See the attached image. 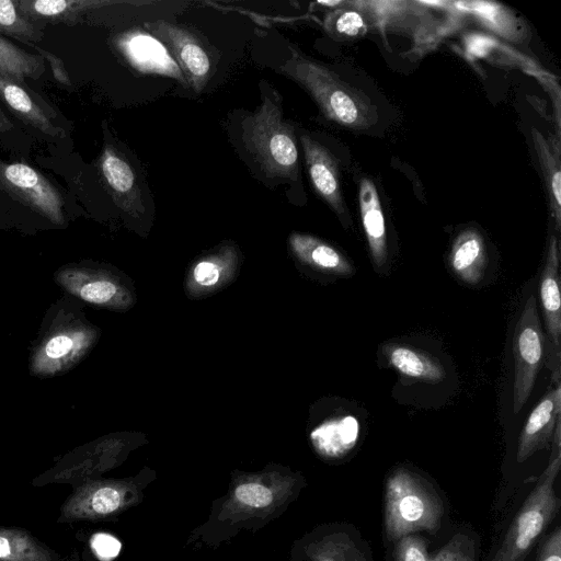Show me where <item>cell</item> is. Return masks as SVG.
I'll return each mask as SVG.
<instances>
[{
    "instance_id": "cell-31",
    "label": "cell",
    "mask_w": 561,
    "mask_h": 561,
    "mask_svg": "<svg viewBox=\"0 0 561 561\" xmlns=\"http://www.w3.org/2000/svg\"><path fill=\"white\" fill-rule=\"evenodd\" d=\"M364 26L363 18L355 11H345L340 14L334 23L337 33L346 36H355Z\"/></svg>"
},
{
    "instance_id": "cell-10",
    "label": "cell",
    "mask_w": 561,
    "mask_h": 561,
    "mask_svg": "<svg viewBox=\"0 0 561 561\" xmlns=\"http://www.w3.org/2000/svg\"><path fill=\"white\" fill-rule=\"evenodd\" d=\"M148 28L167 47L187 85L201 92L209 79L211 60L197 36L183 26L162 20L149 23Z\"/></svg>"
},
{
    "instance_id": "cell-27",
    "label": "cell",
    "mask_w": 561,
    "mask_h": 561,
    "mask_svg": "<svg viewBox=\"0 0 561 561\" xmlns=\"http://www.w3.org/2000/svg\"><path fill=\"white\" fill-rule=\"evenodd\" d=\"M358 423L351 416L346 415L336 420H331L317 427L312 434L314 444L321 447L331 448V446L348 447L357 437Z\"/></svg>"
},
{
    "instance_id": "cell-24",
    "label": "cell",
    "mask_w": 561,
    "mask_h": 561,
    "mask_svg": "<svg viewBox=\"0 0 561 561\" xmlns=\"http://www.w3.org/2000/svg\"><path fill=\"white\" fill-rule=\"evenodd\" d=\"M45 59L31 54L0 35V76L24 84L45 72Z\"/></svg>"
},
{
    "instance_id": "cell-15",
    "label": "cell",
    "mask_w": 561,
    "mask_h": 561,
    "mask_svg": "<svg viewBox=\"0 0 561 561\" xmlns=\"http://www.w3.org/2000/svg\"><path fill=\"white\" fill-rule=\"evenodd\" d=\"M100 169L119 206L129 211L141 210L136 174L130 164L112 146L104 148Z\"/></svg>"
},
{
    "instance_id": "cell-32",
    "label": "cell",
    "mask_w": 561,
    "mask_h": 561,
    "mask_svg": "<svg viewBox=\"0 0 561 561\" xmlns=\"http://www.w3.org/2000/svg\"><path fill=\"white\" fill-rule=\"evenodd\" d=\"M194 279L202 286L215 285L220 275L219 266L213 261H201L193 271Z\"/></svg>"
},
{
    "instance_id": "cell-16",
    "label": "cell",
    "mask_w": 561,
    "mask_h": 561,
    "mask_svg": "<svg viewBox=\"0 0 561 561\" xmlns=\"http://www.w3.org/2000/svg\"><path fill=\"white\" fill-rule=\"evenodd\" d=\"M360 214L369 251L376 268L388 262L385 218L377 190L371 181L363 180L359 191Z\"/></svg>"
},
{
    "instance_id": "cell-25",
    "label": "cell",
    "mask_w": 561,
    "mask_h": 561,
    "mask_svg": "<svg viewBox=\"0 0 561 561\" xmlns=\"http://www.w3.org/2000/svg\"><path fill=\"white\" fill-rule=\"evenodd\" d=\"M305 551L309 561H368L351 536L342 531L312 538Z\"/></svg>"
},
{
    "instance_id": "cell-6",
    "label": "cell",
    "mask_w": 561,
    "mask_h": 561,
    "mask_svg": "<svg viewBox=\"0 0 561 561\" xmlns=\"http://www.w3.org/2000/svg\"><path fill=\"white\" fill-rule=\"evenodd\" d=\"M547 339L542 332L534 295L526 300L513 333V412L517 414L529 399L538 371L545 362Z\"/></svg>"
},
{
    "instance_id": "cell-29",
    "label": "cell",
    "mask_w": 561,
    "mask_h": 561,
    "mask_svg": "<svg viewBox=\"0 0 561 561\" xmlns=\"http://www.w3.org/2000/svg\"><path fill=\"white\" fill-rule=\"evenodd\" d=\"M394 557L396 561H432L425 542L412 535L399 539Z\"/></svg>"
},
{
    "instance_id": "cell-3",
    "label": "cell",
    "mask_w": 561,
    "mask_h": 561,
    "mask_svg": "<svg viewBox=\"0 0 561 561\" xmlns=\"http://www.w3.org/2000/svg\"><path fill=\"white\" fill-rule=\"evenodd\" d=\"M243 142L271 178L295 181L298 149L293 127L283 119L279 103L265 96L261 106L242 125Z\"/></svg>"
},
{
    "instance_id": "cell-20",
    "label": "cell",
    "mask_w": 561,
    "mask_h": 561,
    "mask_svg": "<svg viewBox=\"0 0 561 561\" xmlns=\"http://www.w3.org/2000/svg\"><path fill=\"white\" fill-rule=\"evenodd\" d=\"M0 99L24 123L51 137H64L62 129L55 126L46 113L15 81L0 76Z\"/></svg>"
},
{
    "instance_id": "cell-35",
    "label": "cell",
    "mask_w": 561,
    "mask_h": 561,
    "mask_svg": "<svg viewBox=\"0 0 561 561\" xmlns=\"http://www.w3.org/2000/svg\"><path fill=\"white\" fill-rule=\"evenodd\" d=\"M551 188L558 206L561 204V173L556 171L551 180Z\"/></svg>"
},
{
    "instance_id": "cell-9",
    "label": "cell",
    "mask_w": 561,
    "mask_h": 561,
    "mask_svg": "<svg viewBox=\"0 0 561 561\" xmlns=\"http://www.w3.org/2000/svg\"><path fill=\"white\" fill-rule=\"evenodd\" d=\"M93 335L75 320H62L45 333L32 357V371L51 376L75 365L87 352Z\"/></svg>"
},
{
    "instance_id": "cell-23",
    "label": "cell",
    "mask_w": 561,
    "mask_h": 561,
    "mask_svg": "<svg viewBox=\"0 0 561 561\" xmlns=\"http://www.w3.org/2000/svg\"><path fill=\"white\" fill-rule=\"evenodd\" d=\"M294 251L317 268L339 275L354 273L352 264L333 247L310 236L294 233L290 237Z\"/></svg>"
},
{
    "instance_id": "cell-21",
    "label": "cell",
    "mask_w": 561,
    "mask_h": 561,
    "mask_svg": "<svg viewBox=\"0 0 561 561\" xmlns=\"http://www.w3.org/2000/svg\"><path fill=\"white\" fill-rule=\"evenodd\" d=\"M0 561H65L30 531L0 526Z\"/></svg>"
},
{
    "instance_id": "cell-36",
    "label": "cell",
    "mask_w": 561,
    "mask_h": 561,
    "mask_svg": "<svg viewBox=\"0 0 561 561\" xmlns=\"http://www.w3.org/2000/svg\"><path fill=\"white\" fill-rule=\"evenodd\" d=\"M13 128L12 123L7 118L3 111L0 107V133L9 131Z\"/></svg>"
},
{
    "instance_id": "cell-17",
    "label": "cell",
    "mask_w": 561,
    "mask_h": 561,
    "mask_svg": "<svg viewBox=\"0 0 561 561\" xmlns=\"http://www.w3.org/2000/svg\"><path fill=\"white\" fill-rule=\"evenodd\" d=\"M383 354L400 375L425 382H438L446 376L440 362L431 354L400 344H386Z\"/></svg>"
},
{
    "instance_id": "cell-22",
    "label": "cell",
    "mask_w": 561,
    "mask_h": 561,
    "mask_svg": "<svg viewBox=\"0 0 561 561\" xmlns=\"http://www.w3.org/2000/svg\"><path fill=\"white\" fill-rule=\"evenodd\" d=\"M60 285L73 296L94 305H106L117 295V286L79 267H67L57 274Z\"/></svg>"
},
{
    "instance_id": "cell-5",
    "label": "cell",
    "mask_w": 561,
    "mask_h": 561,
    "mask_svg": "<svg viewBox=\"0 0 561 561\" xmlns=\"http://www.w3.org/2000/svg\"><path fill=\"white\" fill-rule=\"evenodd\" d=\"M136 479H92L73 486L60 507L58 523L105 520L117 517L142 500Z\"/></svg>"
},
{
    "instance_id": "cell-7",
    "label": "cell",
    "mask_w": 561,
    "mask_h": 561,
    "mask_svg": "<svg viewBox=\"0 0 561 561\" xmlns=\"http://www.w3.org/2000/svg\"><path fill=\"white\" fill-rule=\"evenodd\" d=\"M279 71L305 88L330 118L345 125L358 121L359 111L353 95L322 66L291 49L290 58Z\"/></svg>"
},
{
    "instance_id": "cell-8",
    "label": "cell",
    "mask_w": 561,
    "mask_h": 561,
    "mask_svg": "<svg viewBox=\"0 0 561 561\" xmlns=\"http://www.w3.org/2000/svg\"><path fill=\"white\" fill-rule=\"evenodd\" d=\"M0 188L53 224L65 222L61 195L28 164L0 162Z\"/></svg>"
},
{
    "instance_id": "cell-19",
    "label": "cell",
    "mask_w": 561,
    "mask_h": 561,
    "mask_svg": "<svg viewBox=\"0 0 561 561\" xmlns=\"http://www.w3.org/2000/svg\"><path fill=\"white\" fill-rule=\"evenodd\" d=\"M449 262L453 272L468 285L481 282L485 270V250L483 240L474 231H466L455 240Z\"/></svg>"
},
{
    "instance_id": "cell-14",
    "label": "cell",
    "mask_w": 561,
    "mask_h": 561,
    "mask_svg": "<svg viewBox=\"0 0 561 561\" xmlns=\"http://www.w3.org/2000/svg\"><path fill=\"white\" fill-rule=\"evenodd\" d=\"M307 170L317 193L336 211H342V198L333 158L325 148L308 136L301 137Z\"/></svg>"
},
{
    "instance_id": "cell-12",
    "label": "cell",
    "mask_w": 561,
    "mask_h": 561,
    "mask_svg": "<svg viewBox=\"0 0 561 561\" xmlns=\"http://www.w3.org/2000/svg\"><path fill=\"white\" fill-rule=\"evenodd\" d=\"M115 46L134 69L170 77L187 85L180 67L156 36L131 30L119 34L115 38Z\"/></svg>"
},
{
    "instance_id": "cell-2",
    "label": "cell",
    "mask_w": 561,
    "mask_h": 561,
    "mask_svg": "<svg viewBox=\"0 0 561 561\" xmlns=\"http://www.w3.org/2000/svg\"><path fill=\"white\" fill-rule=\"evenodd\" d=\"M561 421L558 422L549 463L513 519L492 561H523L560 508L554 482L561 468Z\"/></svg>"
},
{
    "instance_id": "cell-34",
    "label": "cell",
    "mask_w": 561,
    "mask_h": 561,
    "mask_svg": "<svg viewBox=\"0 0 561 561\" xmlns=\"http://www.w3.org/2000/svg\"><path fill=\"white\" fill-rule=\"evenodd\" d=\"M31 46L34 47L38 53H41V56L50 64L55 79L58 82H60L61 84L70 87L71 82H70V79L65 69L62 60L60 58H58L57 56H55L54 54H51L36 45H31Z\"/></svg>"
},
{
    "instance_id": "cell-4",
    "label": "cell",
    "mask_w": 561,
    "mask_h": 561,
    "mask_svg": "<svg viewBox=\"0 0 561 561\" xmlns=\"http://www.w3.org/2000/svg\"><path fill=\"white\" fill-rule=\"evenodd\" d=\"M443 503L427 481L405 469L396 470L386 482L385 523L391 540L417 530L435 531Z\"/></svg>"
},
{
    "instance_id": "cell-33",
    "label": "cell",
    "mask_w": 561,
    "mask_h": 561,
    "mask_svg": "<svg viewBox=\"0 0 561 561\" xmlns=\"http://www.w3.org/2000/svg\"><path fill=\"white\" fill-rule=\"evenodd\" d=\"M537 561H561V529L557 527L547 538Z\"/></svg>"
},
{
    "instance_id": "cell-30",
    "label": "cell",
    "mask_w": 561,
    "mask_h": 561,
    "mask_svg": "<svg viewBox=\"0 0 561 561\" xmlns=\"http://www.w3.org/2000/svg\"><path fill=\"white\" fill-rule=\"evenodd\" d=\"M91 547L101 560L115 558L121 550V542L108 534H96L91 539Z\"/></svg>"
},
{
    "instance_id": "cell-11",
    "label": "cell",
    "mask_w": 561,
    "mask_h": 561,
    "mask_svg": "<svg viewBox=\"0 0 561 561\" xmlns=\"http://www.w3.org/2000/svg\"><path fill=\"white\" fill-rule=\"evenodd\" d=\"M559 284V251L557 240L552 237L541 273L539 291L548 335L547 365L552 371L554 382L560 381L561 300Z\"/></svg>"
},
{
    "instance_id": "cell-1",
    "label": "cell",
    "mask_w": 561,
    "mask_h": 561,
    "mask_svg": "<svg viewBox=\"0 0 561 561\" xmlns=\"http://www.w3.org/2000/svg\"><path fill=\"white\" fill-rule=\"evenodd\" d=\"M302 484V480L291 473L239 476L213 507L202 535L219 541L239 530L262 527L286 510Z\"/></svg>"
},
{
    "instance_id": "cell-37",
    "label": "cell",
    "mask_w": 561,
    "mask_h": 561,
    "mask_svg": "<svg viewBox=\"0 0 561 561\" xmlns=\"http://www.w3.org/2000/svg\"><path fill=\"white\" fill-rule=\"evenodd\" d=\"M317 3L325 7H335L339 5L341 1H318Z\"/></svg>"
},
{
    "instance_id": "cell-26",
    "label": "cell",
    "mask_w": 561,
    "mask_h": 561,
    "mask_svg": "<svg viewBox=\"0 0 561 561\" xmlns=\"http://www.w3.org/2000/svg\"><path fill=\"white\" fill-rule=\"evenodd\" d=\"M0 34L12 36L30 46L44 36L41 25L22 15L14 0H0Z\"/></svg>"
},
{
    "instance_id": "cell-28",
    "label": "cell",
    "mask_w": 561,
    "mask_h": 561,
    "mask_svg": "<svg viewBox=\"0 0 561 561\" xmlns=\"http://www.w3.org/2000/svg\"><path fill=\"white\" fill-rule=\"evenodd\" d=\"M432 561H476L474 542L468 535L457 534Z\"/></svg>"
},
{
    "instance_id": "cell-18",
    "label": "cell",
    "mask_w": 561,
    "mask_h": 561,
    "mask_svg": "<svg viewBox=\"0 0 561 561\" xmlns=\"http://www.w3.org/2000/svg\"><path fill=\"white\" fill-rule=\"evenodd\" d=\"M22 15L42 26V22L73 25L89 9L107 4L92 0H16Z\"/></svg>"
},
{
    "instance_id": "cell-13",
    "label": "cell",
    "mask_w": 561,
    "mask_h": 561,
    "mask_svg": "<svg viewBox=\"0 0 561 561\" xmlns=\"http://www.w3.org/2000/svg\"><path fill=\"white\" fill-rule=\"evenodd\" d=\"M550 389L530 412L518 439L517 461L523 462L551 443L561 421V386Z\"/></svg>"
}]
</instances>
